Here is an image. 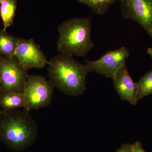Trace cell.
I'll list each match as a JSON object with an SVG mask.
<instances>
[{"mask_svg": "<svg viewBox=\"0 0 152 152\" xmlns=\"http://www.w3.org/2000/svg\"><path fill=\"white\" fill-rule=\"evenodd\" d=\"M48 65L49 81L53 86L73 96L84 94L91 72L86 64L79 63L72 56L60 53L52 57Z\"/></svg>", "mask_w": 152, "mask_h": 152, "instance_id": "1", "label": "cell"}, {"mask_svg": "<svg viewBox=\"0 0 152 152\" xmlns=\"http://www.w3.org/2000/svg\"><path fill=\"white\" fill-rule=\"evenodd\" d=\"M28 111H0V140L11 149L20 151L35 139L38 126Z\"/></svg>", "mask_w": 152, "mask_h": 152, "instance_id": "2", "label": "cell"}, {"mask_svg": "<svg viewBox=\"0 0 152 152\" xmlns=\"http://www.w3.org/2000/svg\"><path fill=\"white\" fill-rule=\"evenodd\" d=\"M91 28V18H73L63 22L58 29V51L72 56H86L94 46Z\"/></svg>", "mask_w": 152, "mask_h": 152, "instance_id": "3", "label": "cell"}, {"mask_svg": "<svg viewBox=\"0 0 152 152\" xmlns=\"http://www.w3.org/2000/svg\"><path fill=\"white\" fill-rule=\"evenodd\" d=\"M54 87L45 77L38 75H29L23 94L25 107L28 111L48 107L51 102Z\"/></svg>", "mask_w": 152, "mask_h": 152, "instance_id": "4", "label": "cell"}, {"mask_svg": "<svg viewBox=\"0 0 152 152\" xmlns=\"http://www.w3.org/2000/svg\"><path fill=\"white\" fill-rule=\"evenodd\" d=\"M28 70L14 56H0V86L1 94L23 93L29 75Z\"/></svg>", "mask_w": 152, "mask_h": 152, "instance_id": "5", "label": "cell"}, {"mask_svg": "<svg viewBox=\"0 0 152 152\" xmlns=\"http://www.w3.org/2000/svg\"><path fill=\"white\" fill-rule=\"evenodd\" d=\"M129 56V52L125 47L111 50L95 61L86 60L85 64L90 72H94L104 77L112 78L119 70L126 65V62Z\"/></svg>", "mask_w": 152, "mask_h": 152, "instance_id": "6", "label": "cell"}, {"mask_svg": "<svg viewBox=\"0 0 152 152\" xmlns=\"http://www.w3.org/2000/svg\"><path fill=\"white\" fill-rule=\"evenodd\" d=\"M125 19L137 22L152 37V0H120Z\"/></svg>", "mask_w": 152, "mask_h": 152, "instance_id": "7", "label": "cell"}, {"mask_svg": "<svg viewBox=\"0 0 152 152\" xmlns=\"http://www.w3.org/2000/svg\"><path fill=\"white\" fill-rule=\"evenodd\" d=\"M14 56L24 68L29 70L32 68L42 69L49 61L33 39L19 37Z\"/></svg>", "mask_w": 152, "mask_h": 152, "instance_id": "8", "label": "cell"}, {"mask_svg": "<svg viewBox=\"0 0 152 152\" xmlns=\"http://www.w3.org/2000/svg\"><path fill=\"white\" fill-rule=\"evenodd\" d=\"M112 79L114 88L120 98L131 104L136 105L138 102L137 84L134 83L130 75L126 65L120 69Z\"/></svg>", "mask_w": 152, "mask_h": 152, "instance_id": "9", "label": "cell"}, {"mask_svg": "<svg viewBox=\"0 0 152 152\" xmlns=\"http://www.w3.org/2000/svg\"><path fill=\"white\" fill-rule=\"evenodd\" d=\"M0 107L3 110L10 111L25 107V100L23 93H8L0 95Z\"/></svg>", "mask_w": 152, "mask_h": 152, "instance_id": "10", "label": "cell"}, {"mask_svg": "<svg viewBox=\"0 0 152 152\" xmlns=\"http://www.w3.org/2000/svg\"><path fill=\"white\" fill-rule=\"evenodd\" d=\"M19 37H15L0 29V56H14Z\"/></svg>", "mask_w": 152, "mask_h": 152, "instance_id": "11", "label": "cell"}, {"mask_svg": "<svg viewBox=\"0 0 152 152\" xmlns=\"http://www.w3.org/2000/svg\"><path fill=\"white\" fill-rule=\"evenodd\" d=\"M17 4L18 0H4L0 4V16L2 20L4 31L13 25Z\"/></svg>", "mask_w": 152, "mask_h": 152, "instance_id": "12", "label": "cell"}, {"mask_svg": "<svg viewBox=\"0 0 152 152\" xmlns=\"http://www.w3.org/2000/svg\"><path fill=\"white\" fill-rule=\"evenodd\" d=\"M120 0H77L80 4L87 6L93 12L102 15L106 12L111 6Z\"/></svg>", "mask_w": 152, "mask_h": 152, "instance_id": "13", "label": "cell"}, {"mask_svg": "<svg viewBox=\"0 0 152 152\" xmlns=\"http://www.w3.org/2000/svg\"><path fill=\"white\" fill-rule=\"evenodd\" d=\"M137 99L138 101L152 94V70L142 76L138 83Z\"/></svg>", "mask_w": 152, "mask_h": 152, "instance_id": "14", "label": "cell"}, {"mask_svg": "<svg viewBox=\"0 0 152 152\" xmlns=\"http://www.w3.org/2000/svg\"><path fill=\"white\" fill-rule=\"evenodd\" d=\"M132 145L129 144H123L119 149L115 152H132Z\"/></svg>", "mask_w": 152, "mask_h": 152, "instance_id": "15", "label": "cell"}, {"mask_svg": "<svg viewBox=\"0 0 152 152\" xmlns=\"http://www.w3.org/2000/svg\"><path fill=\"white\" fill-rule=\"evenodd\" d=\"M132 152H146L142 147V144L140 142H136L132 145Z\"/></svg>", "mask_w": 152, "mask_h": 152, "instance_id": "16", "label": "cell"}, {"mask_svg": "<svg viewBox=\"0 0 152 152\" xmlns=\"http://www.w3.org/2000/svg\"><path fill=\"white\" fill-rule=\"evenodd\" d=\"M147 53L149 55L152 59V48H149L147 50Z\"/></svg>", "mask_w": 152, "mask_h": 152, "instance_id": "17", "label": "cell"}, {"mask_svg": "<svg viewBox=\"0 0 152 152\" xmlns=\"http://www.w3.org/2000/svg\"><path fill=\"white\" fill-rule=\"evenodd\" d=\"M4 1V0H0V4H1V3L3 1Z\"/></svg>", "mask_w": 152, "mask_h": 152, "instance_id": "18", "label": "cell"}, {"mask_svg": "<svg viewBox=\"0 0 152 152\" xmlns=\"http://www.w3.org/2000/svg\"><path fill=\"white\" fill-rule=\"evenodd\" d=\"M1 94V86H0V95Z\"/></svg>", "mask_w": 152, "mask_h": 152, "instance_id": "19", "label": "cell"}, {"mask_svg": "<svg viewBox=\"0 0 152 152\" xmlns=\"http://www.w3.org/2000/svg\"></svg>", "mask_w": 152, "mask_h": 152, "instance_id": "20", "label": "cell"}]
</instances>
